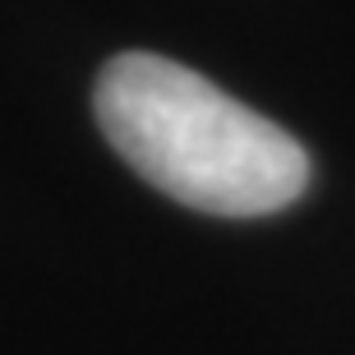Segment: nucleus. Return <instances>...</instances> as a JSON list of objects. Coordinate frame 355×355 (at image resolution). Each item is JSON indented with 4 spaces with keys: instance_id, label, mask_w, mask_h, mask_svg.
I'll use <instances>...</instances> for the list:
<instances>
[{
    "instance_id": "nucleus-1",
    "label": "nucleus",
    "mask_w": 355,
    "mask_h": 355,
    "mask_svg": "<svg viewBox=\"0 0 355 355\" xmlns=\"http://www.w3.org/2000/svg\"><path fill=\"white\" fill-rule=\"evenodd\" d=\"M92 111L106 144L184 208L268 217L309 184V157L282 125L166 55L125 51L106 60Z\"/></svg>"
}]
</instances>
